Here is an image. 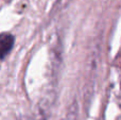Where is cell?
I'll return each instance as SVG.
<instances>
[{"instance_id": "obj_1", "label": "cell", "mask_w": 121, "mask_h": 120, "mask_svg": "<svg viewBox=\"0 0 121 120\" xmlns=\"http://www.w3.org/2000/svg\"><path fill=\"white\" fill-rule=\"evenodd\" d=\"M15 43V38L10 33L0 34V59H4L12 50Z\"/></svg>"}, {"instance_id": "obj_2", "label": "cell", "mask_w": 121, "mask_h": 120, "mask_svg": "<svg viewBox=\"0 0 121 120\" xmlns=\"http://www.w3.org/2000/svg\"><path fill=\"white\" fill-rule=\"evenodd\" d=\"M6 1H10V0H6Z\"/></svg>"}]
</instances>
